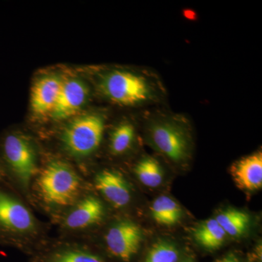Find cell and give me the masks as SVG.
Segmentation results:
<instances>
[{
    "instance_id": "obj_1",
    "label": "cell",
    "mask_w": 262,
    "mask_h": 262,
    "mask_svg": "<svg viewBox=\"0 0 262 262\" xmlns=\"http://www.w3.org/2000/svg\"><path fill=\"white\" fill-rule=\"evenodd\" d=\"M39 196L48 205L65 207L74 204L80 192L78 176L61 160L48 164L37 178Z\"/></svg>"
},
{
    "instance_id": "obj_2",
    "label": "cell",
    "mask_w": 262,
    "mask_h": 262,
    "mask_svg": "<svg viewBox=\"0 0 262 262\" xmlns=\"http://www.w3.org/2000/svg\"><path fill=\"white\" fill-rule=\"evenodd\" d=\"M0 160L5 174L10 172L27 187L38 172L37 155L30 141L16 131L6 133L0 139Z\"/></svg>"
},
{
    "instance_id": "obj_3",
    "label": "cell",
    "mask_w": 262,
    "mask_h": 262,
    "mask_svg": "<svg viewBox=\"0 0 262 262\" xmlns=\"http://www.w3.org/2000/svg\"><path fill=\"white\" fill-rule=\"evenodd\" d=\"M104 128V117L101 114L88 113L75 117L62 132V144L72 156L85 158L97 150Z\"/></svg>"
},
{
    "instance_id": "obj_4",
    "label": "cell",
    "mask_w": 262,
    "mask_h": 262,
    "mask_svg": "<svg viewBox=\"0 0 262 262\" xmlns=\"http://www.w3.org/2000/svg\"><path fill=\"white\" fill-rule=\"evenodd\" d=\"M37 227L35 218L28 208L0 185V241L14 242L34 233Z\"/></svg>"
},
{
    "instance_id": "obj_5",
    "label": "cell",
    "mask_w": 262,
    "mask_h": 262,
    "mask_svg": "<svg viewBox=\"0 0 262 262\" xmlns=\"http://www.w3.org/2000/svg\"><path fill=\"white\" fill-rule=\"evenodd\" d=\"M100 87L108 99L123 106L144 102L151 95V88L144 77L127 71L115 70L106 74Z\"/></svg>"
},
{
    "instance_id": "obj_6",
    "label": "cell",
    "mask_w": 262,
    "mask_h": 262,
    "mask_svg": "<svg viewBox=\"0 0 262 262\" xmlns=\"http://www.w3.org/2000/svg\"><path fill=\"white\" fill-rule=\"evenodd\" d=\"M150 137L162 154L176 163L187 159L189 142L182 127L170 121L156 122L150 128Z\"/></svg>"
},
{
    "instance_id": "obj_7",
    "label": "cell",
    "mask_w": 262,
    "mask_h": 262,
    "mask_svg": "<svg viewBox=\"0 0 262 262\" xmlns=\"http://www.w3.org/2000/svg\"><path fill=\"white\" fill-rule=\"evenodd\" d=\"M104 239L113 256L128 261L139 251L143 239L142 230L134 222L121 221L108 229Z\"/></svg>"
},
{
    "instance_id": "obj_8",
    "label": "cell",
    "mask_w": 262,
    "mask_h": 262,
    "mask_svg": "<svg viewBox=\"0 0 262 262\" xmlns=\"http://www.w3.org/2000/svg\"><path fill=\"white\" fill-rule=\"evenodd\" d=\"M89 97V88L77 78L63 80L55 107L50 116L56 121L74 118Z\"/></svg>"
},
{
    "instance_id": "obj_9",
    "label": "cell",
    "mask_w": 262,
    "mask_h": 262,
    "mask_svg": "<svg viewBox=\"0 0 262 262\" xmlns=\"http://www.w3.org/2000/svg\"><path fill=\"white\" fill-rule=\"evenodd\" d=\"M63 79L48 75L36 81L31 92V110L36 116L51 115L61 91Z\"/></svg>"
},
{
    "instance_id": "obj_10",
    "label": "cell",
    "mask_w": 262,
    "mask_h": 262,
    "mask_svg": "<svg viewBox=\"0 0 262 262\" xmlns=\"http://www.w3.org/2000/svg\"><path fill=\"white\" fill-rule=\"evenodd\" d=\"M95 186L105 199L117 208L126 206L130 203V186L119 172L113 170L100 172L95 179Z\"/></svg>"
},
{
    "instance_id": "obj_11",
    "label": "cell",
    "mask_w": 262,
    "mask_h": 262,
    "mask_svg": "<svg viewBox=\"0 0 262 262\" xmlns=\"http://www.w3.org/2000/svg\"><path fill=\"white\" fill-rule=\"evenodd\" d=\"M237 187L242 190L253 192L262 187V154L261 151L235 162L230 169Z\"/></svg>"
},
{
    "instance_id": "obj_12",
    "label": "cell",
    "mask_w": 262,
    "mask_h": 262,
    "mask_svg": "<svg viewBox=\"0 0 262 262\" xmlns=\"http://www.w3.org/2000/svg\"><path fill=\"white\" fill-rule=\"evenodd\" d=\"M103 215L101 202L94 196H87L72 208L66 217L64 225L71 229L88 228L102 220Z\"/></svg>"
},
{
    "instance_id": "obj_13",
    "label": "cell",
    "mask_w": 262,
    "mask_h": 262,
    "mask_svg": "<svg viewBox=\"0 0 262 262\" xmlns=\"http://www.w3.org/2000/svg\"><path fill=\"white\" fill-rule=\"evenodd\" d=\"M150 210L153 220L160 225H174L182 218V207L170 196H160L157 198Z\"/></svg>"
},
{
    "instance_id": "obj_14",
    "label": "cell",
    "mask_w": 262,
    "mask_h": 262,
    "mask_svg": "<svg viewBox=\"0 0 262 262\" xmlns=\"http://www.w3.org/2000/svg\"><path fill=\"white\" fill-rule=\"evenodd\" d=\"M193 235L198 244L208 250L218 249L227 236L215 219H210L198 225Z\"/></svg>"
},
{
    "instance_id": "obj_15",
    "label": "cell",
    "mask_w": 262,
    "mask_h": 262,
    "mask_svg": "<svg viewBox=\"0 0 262 262\" xmlns=\"http://www.w3.org/2000/svg\"><path fill=\"white\" fill-rule=\"evenodd\" d=\"M215 220L217 221L227 235L239 237L248 229L250 223V217L246 212L229 208L223 210L217 214Z\"/></svg>"
},
{
    "instance_id": "obj_16",
    "label": "cell",
    "mask_w": 262,
    "mask_h": 262,
    "mask_svg": "<svg viewBox=\"0 0 262 262\" xmlns=\"http://www.w3.org/2000/svg\"><path fill=\"white\" fill-rule=\"evenodd\" d=\"M134 171L141 184L149 187H158L163 181V171L155 158L146 157L136 165Z\"/></svg>"
},
{
    "instance_id": "obj_17",
    "label": "cell",
    "mask_w": 262,
    "mask_h": 262,
    "mask_svg": "<svg viewBox=\"0 0 262 262\" xmlns=\"http://www.w3.org/2000/svg\"><path fill=\"white\" fill-rule=\"evenodd\" d=\"M135 138V129L130 122H124L115 127L110 137V147L113 154H123L130 149Z\"/></svg>"
},
{
    "instance_id": "obj_18",
    "label": "cell",
    "mask_w": 262,
    "mask_h": 262,
    "mask_svg": "<svg viewBox=\"0 0 262 262\" xmlns=\"http://www.w3.org/2000/svg\"><path fill=\"white\" fill-rule=\"evenodd\" d=\"M179 256L178 250L173 244L159 241L150 248L144 262H177Z\"/></svg>"
},
{
    "instance_id": "obj_19",
    "label": "cell",
    "mask_w": 262,
    "mask_h": 262,
    "mask_svg": "<svg viewBox=\"0 0 262 262\" xmlns=\"http://www.w3.org/2000/svg\"><path fill=\"white\" fill-rule=\"evenodd\" d=\"M51 262H103L98 256L80 251H67L57 253Z\"/></svg>"
},
{
    "instance_id": "obj_20",
    "label": "cell",
    "mask_w": 262,
    "mask_h": 262,
    "mask_svg": "<svg viewBox=\"0 0 262 262\" xmlns=\"http://www.w3.org/2000/svg\"><path fill=\"white\" fill-rule=\"evenodd\" d=\"M217 262H239L237 258L232 254L227 255L225 257L222 258V259L219 260Z\"/></svg>"
},
{
    "instance_id": "obj_21",
    "label": "cell",
    "mask_w": 262,
    "mask_h": 262,
    "mask_svg": "<svg viewBox=\"0 0 262 262\" xmlns=\"http://www.w3.org/2000/svg\"><path fill=\"white\" fill-rule=\"evenodd\" d=\"M6 174H5L4 168H3V164L0 160V182H4Z\"/></svg>"
}]
</instances>
